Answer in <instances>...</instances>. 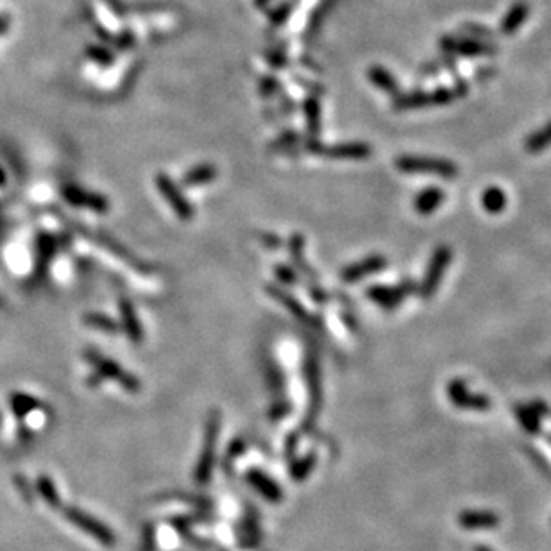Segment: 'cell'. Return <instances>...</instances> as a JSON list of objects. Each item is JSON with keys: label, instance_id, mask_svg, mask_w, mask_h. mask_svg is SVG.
I'll list each match as a JSON object with an SVG mask.
<instances>
[{"label": "cell", "instance_id": "cell-1", "mask_svg": "<svg viewBox=\"0 0 551 551\" xmlns=\"http://www.w3.org/2000/svg\"><path fill=\"white\" fill-rule=\"evenodd\" d=\"M396 166L405 174H433L442 179H455L459 176V166L451 159L432 158V156H399L396 159Z\"/></svg>", "mask_w": 551, "mask_h": 551}, {"label": "cell", "instance_id": "cell-2", "mask_svg": "<svg viewBox=\"0 0 551 551\" xmlns=\"http://www.w3.org/2000/svg\"><path fill=\"white\" fill-rule=\"evenodd\" d=\"M85 358L88 360L90 363H92L93 369H95V373L99 374L100 378L119 382L120 387H122L126 392L136 394V392H140V389H142V383L138 382V378H136V376L126 373V370H123L122 367L119 365V363L113 362V360L108 358V356L100 355L99 351L88 349L85 353Z\"/></svg>", "mask_w": 551, "mask_h": 551}, {"label": "cell", "instance_id": "cell-3", "mask_svg": "<svg viewBox=\"0 0 551 551\" xmlns=\"http://www.w3.org/2000/svg\"><path fill=\"white\" fill-rule=\"evenodd\" d=\"M220 432V413L213 410L206 419L205 428V442H202V451H200L199 462L195 467V480L197 483H206L212 476L213 462H215V447L219 442Z\"/></svg>", "mask_w": 551, "mask_h": 551}, {"label": "cell", "instance_id": "cell-4", "mask_svg": "<svg viewBox=\"0 0 551 551\" xmlns=\"http://www.w3.org/2000/svg\"><path fill=\"white\" fill-rule=\"evenodd\" d=\"M451 258H453V250H451L449 246H439L433 250L428 267H426V272H424L423 281L417 286V290H419V293L424 299H430V297L435 296L437 289H439L440 281L444 278V272L449 267Z\"/></svg>", "mask_w": 551, "mask_h": 551}, {"label": "cell", "instance_id": "cell-5", "mask_svg": "<svg viewBox=\"0 0 551 551\" xmlns=\"http://www.w3.org/2000/svg\"><path fill=\"white\" fill-rule=\"evenodd\" d=\"M417 292V285L412 279H405V281L397 283V285L387 286V285H374L367 289V297L374 301L376 305H380L385 310H394L403 303L408 296Z\"/></svg>", "mask_w": 551, "mask_h": 551}, {"label": "cell", "instance_id": "cell-6", "mask_svg": "<svg viewBox=\"0 0 551 551\" xmlns=\"http://www.w3.org/2000/svg\"><path fill=\"white\" fill-rule=\"evenodd\" d=\"M460 92L455 90L440 88L435 92H412L406 95H399L396 99V109H420L430 108V106H444L449 104L451 100H455Z\"/></svg>", "mask_w": 551, "mask_h": 551}, {"label": "cell", "instance_id": "cell-7", "mask_svg": "<svg viewBox=\"0 0 551 551\" xmlns=\"http://www.w3.org/2000/svg\"><path fill=\"white\" fill-rule=\"evenodd\" d=\"M155 183H156V188H158V192L162 193L163 199L169 202L170 208L176 212V215H178L179 219L185 220V222H188V220L193 219L192 205H190L188 199L183 195V192L179 190V186L176 185V183H174L172 179L166 176V174H158L155 179Z\"/></svg>", "mask_w": 551, "mask_h": 551}, {"label": "cell", "instance_id": "cell-8", "mask_svg": "<svg viewBox=\"0 0 551 551\" xmlns=\"http://www.w3.org/2000/svg\"><path fill=\"white\" fill-rule=\"evenodd\" d=\"M65 514H66V519H68L70 523L75 524L78 528H81L83 532L92 535L93 539H97L99 543L106 544V546H113V544H115V535H113L111 530H109L106 524L99 523V521L93 519L92 516L83 512V510L68 509Z\"/></svg>", "mask_w": 551, "mask_h": 551}, {"label": "cell", "instance_id": "cell-9", "mask_svg": "<svg viewBox=\"0 0 551 551\" xmlns=\"http://www.w3.org/2000/svg\"><path fill=\"white\" fill-rule=\"evenodd\" d=\"M447 396L453 401V405L459 406V408L478 410V412L490 408V401L487 399L485 396H482V394L469 392V387L466 385L464 380H453V382H449V385H447Z\"/></svg>", "mask_w": 551, "mask_h": 551}, {"label": "cell", "instance_id": "cell-10", "mask_svg": "<svg viewBox=\"0 0 551 551\" xmlns=\"http://www.w3.org/2000/svg\"><path fill=\"white\" fill-rule=\"evenodd\" d=\"M63 197L68 205L78 206V208L92 210L95 213H106L109 210V200L104 195L95 192H88L75 185H68L63 188Z\"/></svg>", "mask_w": 551, "mask_h": 551}, {"label": "cell", "instance_id": "cell-11", "mask_svg": "<svg viewBox=\"0 0 551 551\" xmlns=\"http://www.w3.org/2000/svg\"><path fill=\"white\" fill-rule=\"evenodd\" d=\"M387 267V258L382 255H370L367 258L360 260L356 263H351L342 270L340 278L344 283H356L360 279H365L370 274H376Z\"/></svg>", "mask_w": 551, "mask_h": 551}, {"label": "cell", "instance_id": "cell-12", "mask_svg": "<svg viewBox=\"0 0 551 551\" xmlns=\"http://www.w3.org/2000/svg\"><path fill=\"white\" fill-rule=\"evenodd\" d=\"M305 374H306V385H308V396H310L308 423H312L313 417L319 413L320 401H322V394H320L319 363H317L315 355H312V353H308V356H306Z\"/></svg>", "mask_w": 551, "mask_h": 551}, {"label": "cell", "instance_id": "cell-13", "mask_svg": "<svg viewBox=\"0 0 551 551\" xmlns=\"http://www.w3.org/2000/svg\"><path fill=\"white\" fill-rule=\"evenodd\" d=\"M119 310H120V317H122V326L120 328L126 332L128 339L131 342L140 344L143 340V329L142 324H140L138 315H136V310L133 306V303L126 297H120L119 301Z\"/></svg>", "mask_w": 551, "mask_h": 551}, {"label": "cell", "instance_id": "cell-14", "mask_svg": "<svg viewBox=\"0 0 551 551\" xmlns=\"http://www.w3.org/2000/svg\"><path fill=\"white\" fill-rule=\"evenodd\" d=\"M370 147L367 143L353 142V143H339L333 147H322L320 145L319 155L329 156L335 159H365L370 156Z\"/></svg>", "mask_w": 551, "mask_h": 551}, {"label": "cell", "instance_id": "cell-15", "mask_svg": "<svg viewBox=\"0 0 551 551\" xmlns=\"http://www.w3.org/2000/svg\"><path fill=\"white\" fill-rule=\"evenodd\" d=\"M267 293H269L272 299L279 301L283 306H285L286 310H289L290 313H292L293 317H296L297 320H301V322H310L312 320V317H310L308 310L305 308V306L301 305L299 301L296 299L293 296H290L289 292H285V290H281L279 286H274V285H267Z\"/></svg>", "mask_w": 551, "mask_h": 551}, {"label": "cell", "instance_id": "cell-16", "mask_svg": "<svg viewBox=\"0 0 551 551\" xmlns=\"http://www.w3.org/2000/svg\"><path fill=\"white\" fill-rule=\"evenodd\" d=\"M444 200V192L437 186H430V188H424L419 195H416L413 199V208L420 215H432L437 210L440 208Z\"/></svg>", "mask_w": 551, "mask_h": 551}, {"label": "cell", "instance_id": "cell-17", "mask_svg": "<svg viewBox=\"0 0 551 551\" xmlns=\"http://www.w3.org/2000/svg\"><path fill=\"white\" fill-rule=\"evenodd\" d=\"M247 482L255 487L262 496H265L269 501H279L281 499V489L278 487V483L270 480L267 474H263L262 471H249L247 473Z\"/></svg>", "mask_w": 551, "mask_h": 551}, {"label": "cell", "instance_id": "cell-18", "mask_svg": "<svg viewBox=\"0 0 551 551\" xmlns=\"http://www.w3.org/2000/svg\"><path fill=\"white\" fill-rule=\"evenodd\" d=\"M530 8L524 2H517L510 8V11L507 13V16L501 22V31L505 32V35H514L517 29L521 28L524 23V20L528 18Z\"/></svg>", "mask_w": 551, "mask_h": 551}, {"label": "cell", "instance_id": "cell-19", "mask_svg": "<svg viewBox=\"0 0 551 551\" xmlns=\"http://www.w3.org/2000/svg\"><path fill=\"white\" fill-rule=\"evenodd\" d=\"M217 178V169L212 163H200V165L193 166L192 170L185 174L183 178V185L185 186H199L206 185V183L213 181Z\"/></svg>", "mask_w": 551, "mask_h": 551}, {"label": "cell", "instance_id": "cell-20", "mask_svg": "<svg viewBox=\"0 0 551 551\" xmlns=\"http://www.w3.org/2000/svg\"><path fill=\"white\" fill-rule=\"evenodd\" d=\"M289 249H290V256H292V260L296 262V265L299 267L308 278H313L312 269H310L308 263H306L305 260V236L299 235V233H293L289 240Z\"/></svg>", "mask_w": 551, "mask_h": 551}, {"label": "cell", "instance_id": "cell-21", "mask_svg": "<svg viewBox=\"0 0 551 551\" xmlns=\"http://www.w3.org/2000/svg\"><path fill=\"white\" fill-rule=\"evenodd\" d=\"M482 206L489 213H501L507 208V193L497 186H489L482 195Z\"/></svg>", "mask_w": 551, "mask_h": 551}, {"label": "cell", "instance_id": "cell-22", "mask_svg": "<svg viewBox=\"0 0 551 551\" xmlns=\"http://www.w3.org/2000/svg\"><path fill=\"white\" fill-rule=\"evenodd\" d=\"M551 145V122L543 126L539 131H535L533 135H530L524 142V149L530 155H537V152H543L547 147Z\"/></svg>", "mask_w": 551, "mask_h": 551}, {"label": "cell", "instance_id": "cell-23", "mask_svg": "<svg viewBox=\"0 0 551 551\" xmlns=\"http://www.w3.org/2000/svg\"><path fill=\"white\" fill-rule=\"evenodd\" d=\"M447 49L451 50H455V52H459V54H464V56H480V54H492L494 49H490V47L483 45V43H478V42H473V40H460V42H455V40H447Z\"/></svg>", "mask_w": 551, "mask_h": 551}, {"label": "cell", "instance_id": "cell-24", "mask_svg": "<svg viewBox=\"0 0 551 551\" xmlns=\"http://www.w3.org/2000/svg\"><path fill=\"white\" fill-rule=\"evenodd\" d=\"M85 324L92 326L95 329H102V332L109 333V335H116L120 332V324H116L115 320L109 319L108 315H102V313H86L85 315Z\"/></svg>", "mask_w": 551, "mask_h": 551}, {"label": "cell", "instance_id": "cell-25", "mask_svg": "<svg viewBox=\"0 0 551 551\" xmlns=\"http://www.w3.org/2000/svg\"><path fill=\"white\" fill-rule=\"evenodd\" d=\"M370 81L376 83L383 92L387 93H396L397 92V83L394 81V78L389 72H385L383 68H373L370 70Z\"/></svg>", "mask_w": 551, "mask_h": 551}, {"label": "cell", "instance_id": "cell-26", "mask_svg": "<svg viewBox=\"0 0 551 551\" xmlns=\"http://www.w3.org/2000/svg\"><path fill=\"white\" fill-rule=\"evenodd\" d=\"M11 406L16 416H25V413H29L31 410L38 408V401L25 396V394H13Z\"/></svg>", "mask_w": 551, "mask_h": 551}, {"label": "cell", "instance_id": "cell-27", "mask_svg": "<svg viewBox=\"0 0 551 551\" xmlns=\"http://www.w3.org/2000/svg\"><path fill=\"white\" fill-rule=\"evenodd\" d=\"M38 490H40V494H42V496L45 497V501H47V503H49L50 507H59V505H61V499H59L58 492H56L54 483L50 482L49 476H42V478L38 480Z\"/></svg>", "mask_w": 551, "mask_h": 551}, {"label": "cell", "instance_id": "cell-28", "mask_svg": "<svg viewBox=\"0 0 551 551\" xmlns=\"http://www.w3.org/2000/svg\"><path fill=\"white\" fill-rule=\"evenodd\" d=\"M313 466H315V455H313V453L312 455L305 456L303 460H299V462L293 464L292 466L293 480H297V482H299V480H305L306 476H308L310 471L313 469Z\"/></svg>", "mask_w": 551, "mask_h": 551}, {"label": "cell", "instance_id": "cell-29", "mask_svg": "<svg viewBox=\"0 0 551 551\" xmlns=\"http://www.w3.org/2000/svg\"><path fill=\"white\" fill-rule=\"evenodd\" d=\"M274 272H276L279 281H283L285 285H296L297 283L296 272H293V269H290L289 265H276L274 267Z\"/></svg>", "mask_w": 551, "mask_h": 551}, {"label": "cell", "instance_id": "cell-30", "mask_svg": "<svg viewBox=\"0 0 551 551\" xmlns=\"http://www.w3.org/2000/svg\"><path fill=\"white\" fill-rule=\"evenodd\" d=\"M306 111H308L310 131H312V135H319V108H317L315 102H308Z\"/></svg>", "mask_w": 551, "mask_h": 551}, {"label": "cell", "instance_id": "cell-31", "mask_svg": "<svg viewBox=\"0 0 551 551\" xmlns=\"http://www.w3.org/2000/svg\"><path fill=\"white\" fill-rule=\"evenodd\" d=\"M519 417L521 420H523L524 426H526L528 430H535L537 424H539V420H537V413L532 406H528V408H519Z\"/></svg>", "mask_w": 551, "mask_h": 551}, {"label": "cell", "instance_id": "cell-32", "mask_svg": "<svg viewBox=\"0 0 551 551\" xmlns=\"http://www.w3.org/2000/svg\"><path fill=\"white\" fill-rule=\"evenodd\" d=\"M267 374H269V382L272 383L274 389L283 390V385H285V382H283L281 373H279V370L276 369V367H274V369H269V373H267Z\"/></svg>", "mask_w": 551, "mask_h": 551}, {"label": "cell", "instance_id": "cell-33", "mask_svg": "<svg viewBox=\"0 0 551 551\" xmlns=\"http://www.w3.org/2000/svg\"><path fill=\"white\" fill-rule=\"evenodd\" d=\"M289 412H290V406L286 405V403H279V405H274L272 412H270V417H274V419H281V417Z\"/></svg>", "mask_w": 551, "mask_h": 551}, {"label": "cell", "instance_id": "cell-34", "mask_svg": "<svg viewBox=\"0 0 551 551\" xmlns=\"http://www.w3.org/2000/svg\"><path fill=\"white\" fill-rule=\"evenodd\" d=\"M262 242L265 243L269 249H278L279 246V238L278 236H274L272 233H269V235H262Z\"/></svg>", "mask_w": 551, "mask_h": 551}, {"label": "cell", "instance_id": "cell-35", "mask_svg": "<svg viewBox=\"0 0 551 551\" xmlns=\"http://www.w3.org/2000/svg\"><path fill=\"white\" fill-rule=\"evenodd\" d=\"M0 183H4V172L0 170Z\"/></svg>", "mask_w": 551, "mask_h": 551}]
</instances>
